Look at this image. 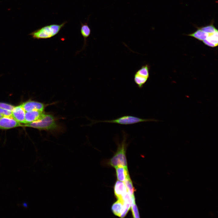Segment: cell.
<instances>
[{
  "mask_svg": "<svg viewBox=\"0 0 218 218\" xmlns=\"http://www.w3.org/2000/svg\"><path fill=\"white\" fill-rule=\"evenodd\" d=\"M122 138L121 141H120L118 136H116L114 139L117 148L109 162L110 164L114 167L119 165L127 167L126 153L130 142L127 141L128 134L124 130L122 131Z\"/></svg>",
  "mask_w": 218,
  "mask_h": 218,
  "instance_id": "obj_1",
  "label": "cell"
},
{
  "mask_svg": "<svg viewBox=\"0 0 218 218\" xmlns=\"http://www.w3.org/2000/svg\"><path fill=\"white\" fill-rule=\"evenodd\" d=\"M24 126L50 131L58 130L60 129L54 117L51 114L46 113L40 120L26 124Z\"/></svg>",
  "mask_w": 218,
  "mask_h": 218,
  "instance_id": "obj_2",
  "label": "cell"
},
{
  "mask_svg": "<svg viewBox=\"0 0 218 218\" xmlns=\"http://www.w3.org/2000/svg\"><path fill=\"white\" fill-rule=\"evenodd\" d=\"M67 23L64 21L61 24L47 25L32 32L29 35L33 38L38 39L50 38L58 34Z\"/></svg>",
  "mask_w": 218,
  "mask_h": 218,
  "instance_id": "obj_3",
  "label": "cell"
},
{
  "mask_svg": "<svg viewBox=\"0 0 218 218\" xmlns=\"http://www.w3.org/2000/svg\"><path fill=\"white\" fill-rule=\"evenodd\" d=\"M159 121L154 119H143L135 116L126 115L121 116L114 119L104 121H95L93 124L98 122L109 123L121 125H130L136 123L150 121L157 122Z\"/></svg>",
  "mask_w": 218,
  "mask_h": 218,
  "instance_id": "obj_4",
  "label": "cell"
},
{
  "mask_svg": "<svg viewBox=\"0 0 218 218\" xmlns=\"http://www.w3.org/2000/svg\"><path fill=\"white\" fill-rule=\"evenodd\" d=\"M150 67L148 64L142 66L135 73L134 80L137 87L142 88L149 77Z\"/></svg>",
  "mask_w": 218,
  "mask_h": 218,
  "instance_id": "obj_5",
  "label": "cell"
},
{
  "mask_svg": "<svg viewBox=\"0 0 218 218\" xmlns=\"http://www.w3.org/2000/svg\"><path fill=\"white\" fill-rule=\"evenodd\" d=\"M21 105L25 112H27L32 111H44L47 105L38 101H29L23 103Z\"/></svg>",
  "mask_w": 218,
  "mask_h": 218,
  "instance_id": "obj_6",
  "label": "cell"
},
{
  "mask_svg": "<svg viewBox=\"0 0 218 218\" xmlns=\"http://www.w3.org/2000/svg\"><path fill=\"white\" fill-rule=\"evenodd\" d=\"M21 125L20 123L12 117L3 116L0 118V128L9 129Z\"/></svg>",
  "mask_w": 218,
  "mask_h": 218,
  "instance_id": "obj_7",
  "label": "cell"
},
{
  "mask_svg": "<svg viewBox=\"0 0 218 218\" xmlns=\"http://www.w3.org/2000/svg\"><path fill=\"white\" fill-rule=\"evenodd\" d=\"M45 113L44 111H40L25 112V124H29L40 120L43 117Z\"/></svg>",
  "mask_w": 218,
  "mask_h": 218,
  "instance_id": "obj_8",
  "label": "cell"
},
{
  "mask_svg": "<svg viewBox=\"0 0 218 218\" xmlns=\"http://www.w3.org/2000/svg\"><path fill=\"white\" fill-rule=\"evenodd\" d=\"M25 111L21 105L14 107L12 111V117L20 123L25 124Z\"/></svg>",
  "mask_w": 218,
  "mask_h": 218,
  "instance_id": "obj_9",
  "label": "cell"
},
{
  "mask_svg": "<svg viewBox=\"0 0 218 218\" xmlns=\"http://www.w3.org/2000/svg\"><path fill=\"white\" fill-rule=\"evenodd\" d=\"M114 190L115 195L117 199L123 201L122 197L125 193L128 191L124 182L117 180L115 184Z\"/></svg>",
  "mask_w": 218,
  "mask_h": 218,
  "instance_id": "obj_10",
  "label": "cell"
},
{
  "mask_svg": "<svg viewBox=\"0 0 218 218\" xmlns=\"http://www.w3.org/2000/svg\"><path fill=\"white\" fill-rule=\"evenodd\" d=\"M218 32L209 33L207 38L203 41V42L208 46L215 47L218 46Z\"/></svg>",
  "mask_w": 218,
  "mask_h": 218,
  "instance_id": "obj_11",
  "label": "cell"
},
{
  "mask_svg": "<svg viewBox=\"0 0 218 218\" xmlns=\"http://www.w3.org/2000/svg\"><path fill=\"white\" fill-rule=\"evenodd\" d=\"M116 169L117 178L118 180L124 182L129 176L127 167L119 165L115 167Z\"/></svg>",
  "mask_w": 218,
  "mask_h": 218,
  "instance_id": "obj_12",
  "label": "cell"
},
{
  "mask_svg": "<svg viewBox=\"0 0 218 218\" xmlns=\"http://www.w3.org/2000/svg\"><path fill=\"white\" fill-rule=\"evenodd\" d=\"M123 204L124 201L119 200L113 203L111 207V210L115 215L120 217L122 210Z\"/></svg>",
  "mask_w": 218,
  "mask_h": 218,
  "instance_id": "obj_13",
  "label": "cell"
},
{
  "mask_svg": "<svg viewBox=\"0 0 218 218\" xmlns=\"http://www.w3.org/2000/svg\"><path fill=\"white\" fill-rule=\"evenodd\" d=\"M197 28V30L195 32L187 35L194 37L199 40L203 41L207 38L209 33L202 31L198 27Z\"/></svg>",
  "mask_w": 218,
  "mask_h": 218,
  "instance_id": "obj_14",
  "label": "cell"
},
{
  "mask_svg": "<svg viewBox=\"0 0 218 218\" xmlns=\"http://www.w3.org/2000/svg\"><path fill=\"white\" fill-rule=\"evenodd\" d=\"M81 33L84 40L85 46L86 44L87 39L90 36L91 30L88 25V22L82 23L81 22Z\"/></svg>",
  "mask_w": 218,
  "mask_h": 218,
  "instance_id": "obj_15",
  "label": "cell"
},
{
  "mask_svg": "<svg viewBox=\"0 0 218 218\" xmlns=\"http://www.w3.org/2000/svg\"><path fill=\"white\" fill-rule=\"evenodd\" d=\"M124 182L131 196H134V188L129 176L125 179Z\"/></svg>",
  "mask_w": 218,
  "mask_h": 218,
  "instance_id": "obj_16",
  "label": "cell"
},
{
  "mask_svg": "<svg viewBox=\"0 0 218 218\" xmlns=\"http://www.w3.org/2000/svg\"><path fill=\"white\" fill-rule=\"evenodd\" d=\"M131 197L132 199V202L130 208L133 217L134 218H140L138 208L135 203V198L134 195Z\"/></svg>",
  "mask_w": 218,
  "mask_h": 218,
  "instance_id": "obj_17",
  "label": "cell"
},
{
  "mask_svg": "<svg viewBox=\"0 0 218 218\" xmlns=\"http://www.w3.org/2000/svg\"><path fill=\"white\" fill-rule=\"evenodd\" d=\"M198 28L202 31L208 33H214L218 31L213 23L207 26Z\"/></svg>",
  "mask_w": 218,
  "mask_h": 218,
  "instance_id": "obj_18",
  "label": "cell"
},
{
  "mask_svg": "<svg viewBox=\"0 0 218 218\" xmlns=\"http://www.w3.org/2000/svg\"><path fill=\"white\" fill-rule=\"evenodd\" d=\"M130 203L124 202L123 207L120 216L121 217L124 218L126 216L130 208Z\"/></svg>",
  "mask_w": 218,
  "mask_h": 218,
  "instance_id": "obj_19",
  "label": "cell"
},
{
  "mask_svg": "<svg viewBox=\"0 0 218 218\" xmlns=\"http://www.w3.org/2000/svg\"><path fill=\"white\" fill-rule=\"evenodd\" d=\"M14 107L8 104L0 102V107L4 109L12 111Z\"/></svg>",
  "mask_w": 218,
  "mask_h": 218,
  "instance_id": "obj_20",
  "label": "cell"
},
{
  "mask_svg": "<svg viewBox=\"0 0 218 218\" xmlns=\"http://www.w3.org/2000/svg\"><path fill=\"white\" fill-rule=\"evenodd\" d=\"M0 114L3 116L12 117V111L0 107Z\"/></svg>",
  "mask_w": 218,
  "mask_h": 218,
  "instance_id": "obj_21",
  "label": "cell"
},
{
  "mask_svg": "<svg viewBox=\"0 0 218 218\" xmlns=\"http://www.w3.org/2000/svg\"><path fill=\"white\" fill-rule=\"evenodd\" d=\"M23 206L26 208H27L28 206V204L25 202H24L22 204Z\"/></svg>",
  "mask_w": 218,
  "mask_h": 218,
  "instance_id": "obj_22",
  "label": "cell"
},
{
  "mask_svg": "<svg viewBox=\"0 0 218 218\" xmlns=\"http://www.w3.org/2000/svg\"><path fill=\"white\" fill-rule=\"evenodd\" d=\"M3 117V116H2V115H1V114H0V118H1V117Z\"/></svg>",
  "mask_w": 218,
  "mask_h": 218,
  "instance_id": "obj_23",
  "label": "cell"
}]
</instances>
